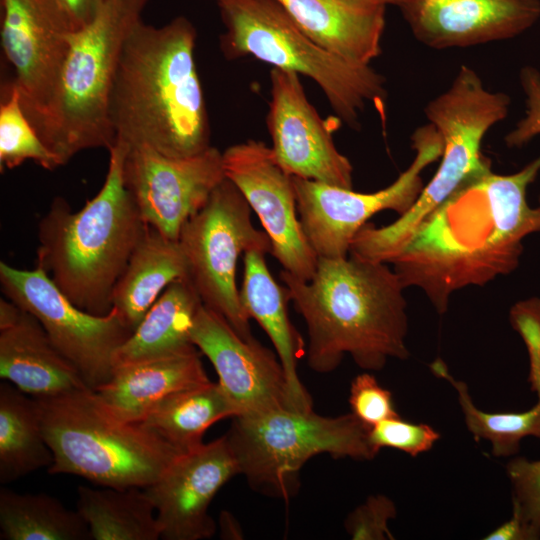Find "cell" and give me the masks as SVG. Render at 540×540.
<instances>
[{"label": "cell", "instance_id": "obj_1", "mask_svg": "<svg viewBox=\"0 0 540 540\" xmlns=\"http://www.w3.org/2000/svg\"><path fill=\"white\" fill-rule=\"evenodd\" d=\"M539 172L540 155L513 174L488 163L464 180L389 262L404 287L421 289L442 314L454 292L512 272L523 240L540 231V205L527 202Z\"/></svg>", "mask_w": 540, "mask_h": 540}, {"label": "cell", "instance_id": "obj_2", "mask_svg": "<svg viewBox=\"0 0 540 540\" xmlns=\"http://www.w3.org/2000/svg\"><path fill=\"white\" fill-rule=\"evenodd\" d=\"M280 278L306 324L307 364L313 371L335 370L346 354L372 371L390 358L409 357L405 287L388 263L351 255L318 258L311 279L283 269Z\"/></svg>", "mask_w": 540, "mask_h": 540}, {"label": "cell", "instance_id": "obj_3", "mask_svg": "<svg viewBox=\"0 0 540 540\" xmlns=\"http://www.w3.org/2000/svg\"><path fill=\"white\" fill-rule=\"evenodd\" d=\"M196 38L195 27L183 16L158 27L141 21L134 28L110 96L116 139L171 157L193 156L211 146Z\"/></svg>", "mask_w": 540, "mask_h": 540}, {"label": "cell", "instance_id": "obj_4", "mask_svg": "<svg viewBox=\"0 0 540 540\" xmlns=\"http://www.w3.org/2000/svg\"><path fill=\"white\" fill-rule=\"evenodd\" d=\"M127 146L116 139L101 189L80 210L56 197L38 224L35 266L74 305L98 316L112 310L115 285L147 227L123 181Z\"/></svg>", "mask_w": 540, "mask_h": 540}, {"label": "cell", "instance_id": "obj_5", "mask_svg": "<svg viewBox=\"0 0 540 540\" xmlns=\"http://www.w3.org/2000/svg\"><path fill=\"white\" fill-rule=\"evenodd\" d=\"M148 2L104 0L94 17L72 32L54 95L33 124L60 167L84 150L115 144L111 91L124 45Z\"/></svg>", "mask_w": 540, "mask_h": 540}, {"label": "cell", "instance_id": "obj_6", "mask_svg": "<svg viewBox=\"0 0 540 540\" xmlns=\"http://www.w3.org/2000/svg\"><path fill=\"white\" fill-rule=\"evenodd\" d=\"M50 474L80 476L101 487L145 488L181 454L141 423L114 415L85 388L37 399Z\"/></svg>", "mask_w": 540, "mask_h": 540}, {"label": "cell", "instance_id": "obj_7", "mask_svg": "<svg viewBox=\"0 0 540 540\" xmlns=\"http://www.w3.org/2000/svg\"><path fill=\"white\" fill-rule=\"evenodd\" d=\"M510 103L506 93L488 90L475 70L462 65L449 88L424 109L443 140L436 173L396 221L382 227L366 223L352 241L350 253L389 264L421 222L464 180L490 163L481 153V143L488 130L507 117Z\"/></svg>", "mask_w": 540, "mask_h": 540}, {"label": "cell", "instance_id": "obj_8", "mask_svg": "<svg viewBox=\"0 0 540 540\" xmlns=\"http://www.w3.org/2000/svg\"><path fill=\"white\" fill-rule=\"evenodd\" d=\"M225 31L220 47L229 59L252 56L311 78L331 108L357 128L367 104L384 114L385 79L370 65L349 62L310 39L277 0H218Z\"/></svg>", "mask_w": 540, "mask_h": 540}, {"label": "cell", "instance_id": "obj_9", "mask_svg": "<svg viewBox=\"0 0 540 540\" xmlns=\"http://www.w3.org/2000/svg\"><path fill=\"white\" fill-rule=\"evenodd\" d=\"M369 428L352 413L336 417L313 410L275 409L236 416L225 437L239 474L252 489L287 500L299 489V472L319 454L333 458L373 459Z\"/></svg>", "mask_w": 540, "mask_h": 540}, {"label": "cell", "instance_id": "obj_10", "mask_svg": "<svg viewBox=\"0 0 540 540\" xmlns=\"http://www.w3.org/2000/svg\"><path fill=\"white\" fill-rule=\"evenodd\" d=\"M251 207L228 178L204 207L182 226L178 241L189 264V278L202 302L221 314L243 338L254 337L243 309L236 273L239 257L256 250L271 254L264 230L251 220Z\"/></svg>", "mask_w": 540, "mask_h": 540}, {"label": "cell", "instance_id": "obj_11", "mask_svg": "<svg viewBox=\"0 0 540 540\" xmlns=\"http://www.w3.org/2000/svg\"><path fill=\"white\" fill-rule=\"evenodd\" d=\"M411 140L412 163L392 184L373 193L293 176L299 220L318 258L347 257L372 216L383 210L400 216L412 207L424 187L421 172L441 157L443 140L431 123L418 127Z\"/></svg>", "mask_w": 540, "mask_h": 540}, {"label": "cell", "instance_id": "obj_12", "mask_svg": "<svg viewBox=\"0 0 540 540\" xmlns=\"http://www.w3.org/2000/svg\"><path fill=\"white\" fill-rule=\"evenodd\" d=\"M1 290L42 325L56 348L95 390L112 376L115 355L132 330L112 309L98 316L74 305L39 267L18 269L0 263Z\"/></svg>", "mask_w": 540, "mask_h": 540}, {"label": "cell", "instance_id": "obj_13", "mask_svg": "<svg viewBox=\"0 0 540 540\" xmlns=\"http://www.w3.org/2000/svg\"><path fill=\"white\" fill-rule=\"evenodd\" d=\"M122 176L145 224L172 240L226 178L216 147L171 157L141 144L127 146Z\"/></svg>", "mask_w": 540, "mask_h": 540}, {"label": "cell", "instance_id": "obj_14", "mask_svg": "<svg viewBox=\"0 0 540 540\" xmlns=\"http://www.w3.org/2000/svg\"><path fill=\"white\" fill-rule=\"evenodd\" d=\"M222 156L226 178L242 193L270 238L271 255L283 270L302 280L311 279L318 256L299 220L293 176L262 141L232 145Z\"/></svg>", "mask_w": 540, "mask_h": 540}, {"label": "cell", "instance_id": "obj_15", "mask_svg": "<svg viewBox=\"0 0 540 540\" xmlns=\"http://www.w3.org/2000/svg\"><path fill=\"white\" fill-rule=\"evenodd\" d=\"M1 46L12 83L34 124L46 111L67 56L71 29L53 0H0Z\"/></svg>", "mask_w": 540, "mask_h": 540}, {"label": "cell", "instance_id": "obj_16", "mask_svg": "<svg viewBox=\"0 0 540 540\" xmlns=\"http://www.w3.org/2000/svg\"><path fill=\"white\" fill-rule=\"evenodd\" d=\"M190 336L214 366L217 383L237 416L282 408L294 410L278 355L257 339L241 337L221 314L204 304L194 319Z\"/></svg>", "mask_w": 540, "mask_h": 540}, {"label": "cell", "instance_id": "obj_17", "mask_svg": "<svg viewBox=\"0 0 540 540\" xmlns=\"http://www.w3.org/2000/svg\"><path fill=\"white\" fill-rule=\"evenodd\" d=\"M267 128L278 164L290 175L352 189L353 167L308 101L300 75L272 68Z\"/></svg>", "mask_w": 540, "mask_h": 540}, {"label": "cell", "instance_id": "obj_18", "mask_svg": "<svg viewBox=\"0 0 540 540\" xmlns=\"http://www.w3.org/2000/svg\"><path fill=\"white\" fill-rule=\"evenodd\" d=\"M236 474L238 464L225 435L180 454L157 480L143 488L154 505L160 539L213 537L216 524L209 506Z\"/></svg>", "mask_w": 540, "mask_h": 540}, {"label": "cell", "instance_id": "obj_19", "mask_svg": "<svg viewBox=\"0 0 540 540\" xmlns=\"http://www.w3.org/2000/svg\"><path fill=\"white\" fill-rule=\"evenodd\" d=\"M397 7L413 36L438 50L511 39L540 18V0H402Z\"/></svg>", "mask_w": 540, "mask_h": 540}, {"label": "cell", "instance_id": "obj_20", "mask_svg": "<svg viewBox=\"0 0 540 540\" xmlns=\"http://www.w3.org/2000/svg\"><path fill=\"white\" fill-rule=\"evenodd\" d=\"M0 377L36 399L89 388L40 322L10 301L0 306Z\"/></svg>", "mask_w": 540, "mask_h": 540}, {"label": "cell", "instance_id": "obj_21", "mask_svg": "<svg viewBox=\"0 0 540 540\" xmlns=\"http://www.w3.org/2000/svg\"><path fill=\"white\" fill-rule=\"evenodd\" d=\"M315 43L349 62L382 53L387 4L381 0H277Z\"/></svg>", "mask_w": 540, "mask_h": 540}, {"label": "cell", "instance_id": "obj_22", "mask_svg": "<svg viewBox=\"0 0 540 540\" xmlns=\"http://www.w3.org/2000/svg\"><path fill=\"white\" fill-rule=\"evenodd\" d=\"M210 382L200 351L190 350L119 364L94 391L120 419L140 423L161 400L183 389Z\"/></svg>", "mask_w": 540, "mask_h": 540}, {"label": "cell", "instance_id": "obj_23", "mask_svg": "<svg viewBox=\"0 0 540 540\" xmlns=\"http://www.w3.org/2000/svg\"><path fill=\"white\" fill-rule=\"evenodd\" d=\"M265 255L256 250L244 254L240 302L249 318L255 319L270 338L282 364L294 410L309 411L312 398L297 372L298 361L306 353L305 342L288 314V289L276 282Z\"/></svg>", "mask_w": 540, "mask_h": 540}, {"label": "cell", "instance_id": "obj_24", "mask_svg": "<svg viewBox=\"0 0 540 540\" xmlns=\"http://www.w3.org/2000/svg\"><path fill=\"white\" fill-rule=\"evenodd\" d=\"M183 278L189 264L179 241L147 225L115 285L112 309L134 331L166 287Z\"/></svg>", "mask_w": 540, "mask_h": 540}, {"label": "cell", "instance_id": "obj_25", "mask_svg": "<svg viewBox=\"0 0 540 540\" xmlns=\"http://www.w3.org/2000/svg\"><path fill=\"white\" fill-rule=\"evenodd\" d=\"M202 305V299L190 278L169 284L116 352L115 366L196 347L190 331Z\"/></svg>", "mask_w": 540, "mask_h": 540}, {"label": "cell", "instance_id": "obj_26", "mask_svg": "<svg viewBox=\"0 0 540 540\" xmlns=\"http://www.w3.org/2000/svg\"><path fill=\"white\" fill-rule=\"evenodd\" d=\"M237 416L218 383L208 382L161 400L140 422L181 454L198 449L214 423Z\"/></svg>", "mask_w": 540, "mask_h": 540}, {"label": "cell", "instance_id": "obj_27", "mask_svg": "<svg viewBox=\"0 0 540 540\" xmlns=\"http://www.w3.org/2000/svg\"><path fill=\"white\" fill-rule=\"evenodd\" d=\"M53 463L39 403L11 383L0 384V482L11 483Z\"/></svg>", "mask_w": 540, "mask_h": 540}, {"label": "cell", "instance_id": "obj_28", "mask_svg": "<svg viewBox=\"0 0 540 540\" xmlns=\"http://www.w3.org/2000/svg\"><path fill=\"white\" fill-rule=\"evenodd\" d=\"M77 511L93 540H158L160 529L153 503L143 488L77 489Z\"/></svg>", "mask_w": 540, "mask_h": 540}, {"label": "cell", "instance_id": "obj_29", "mask_svg": "<svg viewBox=\"0 0 540 540\" xmlns=\"http://www.w3.org/2000/svg\"><path fill=\"white\" fill-rule=\"evenodd\" d=\"M0 539L87 540L89 528L80 513L45 493L0 490Z\"/></svg>", "mask_w": 540, "mask_h": 540}, {"label": "cell", "instance_id": "obj_30", "mask_svg": "<svg viewBox=\"0 0 540 540\" xmlns=\"http://www.w3.org/2000/svg\"><path fill=\"white\" fill-rule=\"evenodd\" d=\"M430 369L435 376L448 380L456 389L468 430L476 440H488L494 456L516 455L522 439L527 436L540 439V395L537 396V403L524 412H485L474 405L466 383L454 379L440 359L433 362Z\"/></svg>", "mask_w": 540, "mask_h": 540}, {"label": "cell", "instance_id": "obj_31", "mask_svg": "<svg viewBox=\"0 0 540 540\" xmlns=\"http://www.w3.org/2000/svg\"><path fill=\"white\" fill-rule=\"evenodd\" d=\"M27 160L50 171L60 167L24 111L17 87L11 83L0 104V171L14 169Z\"/></svg>", "mask_w": 540, "mask_h": 540}, {"label": "cell", "instance_id": "obj_32", "mask_svg": "<svg viewBox=\"0 0 540 540\" xmlns=\"http://www.w3.org/2000/svg\"><path fill=\"white\" fill-rule=\"evenodd\" d=\"M506 472L512 485V513L520 517L533 540L540 539V460L515 457Z\"/></svg>", "mask_w": 540, "mask_h": 540}, {"label": "cell", "instance_id": "obj_33", "mask_svg": "<svg viewBox=\"0 0 540 540\" xmlns=\"http://www.w3.org/2000/svg\"><path fill=\"white\" fill-rule=\"evenodd\" d=\"M368 439L377 454L381 448H392L416 457L429 451L440 439V434L430 425L415 424L396 417L371 427Z\"/></svg>", "mask_w": 540, "mask_h": 540}, {"label": "cell", "instance_id": "obj_34", "mask_svg": "<svg viewBox=\"0 0 540 540\" xmlns=\"http://www.w3.org/2000/svg\"><path fill=\"white\" fill-rule=\"evenodd\" d=\"M348 401L351 413L369 429L386 419L400 417L391 391L369 373L359 374L352 380Z\"/></svg>", "mask_w": 540, "mask_h": 540}, {"label": "cell", "instance_id": "obj_35", "mask_svg": "<svg viewBox=\"0 0 540 540\" xmlns=\"http://www.w3.org/2000/svg\"><path fill=\"white\" fill-rule=\"evenodd\" d=\"M397 515L394 502L385 495H371L345 519V530L353 540L394 539L388 522Z\"/></svg>", "mask_w": 540, "mask_h": 540}, {"label": "cell", "instance_id": "obj_36", "mask_svg": "<svg viewBox=\"0 0 540 540\" xmlns=\"http://www.w3.org/2000/svg\"><path fill=\"white\" fill-rule=\"evenodd\" d=\"M510 323L519 333L529 357L528 382L540 395V299L530 298L516 303L510 310Z\"/></svg>", "mask_w": 540, "mask_h": 540}, {"label": "cell", "instance_id": "obj_37", "mask_svg": "<svg viewBox=\"0 0 540 540\" xmlns=\"http://www.w3.org/2000/svg\"><path fill=\"white\" fill-rule=\"evenodd\" d=\"M520 84L526 97L525 116L505 136L509 148L522 147L540 134V72L532 66L520 70Z\"/></svg>", "mask_w": 540, "mask_h": 540}, {"label": "cell", "instance_id": "obj_38", "mask_svg": "<svg viewBox=\"0 0 540 540\" xmlns=\"http://www.w3.org/2000/svg\"><path fill=\"white\" fill-rule=\"evenodd\" d=\"M73 31L87 24L104 0H53Z\"/></svg>", "mask_w": 540, "mask_h": 540}, {"label": "cell", "instance_id": "obj_39", "mask_svg": "<svg viewBox=\"0 0 540 540\" xmlns=\"http://www.w3.org/2000/svg\"><path fill=\"white\" fill-rule=\"evenodd\" d=\"M485 540H533V537L519 516L512 517L490 532Z\"/></svg>", "mask_w": 540, "mask_h": 540}, {"label": "cell", "instance_id": "obj_40", "mask_svg": "<svg viewBox=\"0 0 540 540\" xmlns=\"http://www.w3.org/2000/svg\"><path fill=\"white\" fill-rule=\"evenodd\" d=\"M221 538L223 539H241V529L234 517L226 511L221 512L219 517Z\"/></svg>", "mask_w": 540, "mask_h": 540}, {"label": "cell", "instance_id": "obj_41", "mask_svg": "<svg viewBox=\"0 0 540 540\" xmlns=\"http://www.w3.org/2000/svg\"><path fill=\"white\" fill-rule=\"evenodd\" d=\"M383 1L384 3H386L387 5H395V6H398L399 3L402 1V0H381Z\"/></svg>", "mask_w": 540, "mask_h": 540}, {"label": "cell", "instance_id": "obj_42", "mask_svg": "<svg viewBox=\"0 0 540 540\" xmlns=\"http://www.w3.org/2000/svg\"><path fill=\"white\" fill-rule=\"evenodd\" d=\"M539 204H540V198H539Z\"/></svg>", "mask_w": 540, "mask_h": 540}, {"label": "cell", "instance_id": "obj_43", "mask_svg": "<svg viewBox=\"0 0 540 540\" xmlns=\"http://www.w3.org/2000/svg\"><path fill=\"white\" fill-rule=\"evenodd\" d=\"M215 1L217 2L218 0H215Z\"/></svg>", "mask_w": 540, "mask_h": 540}]
</instances>
